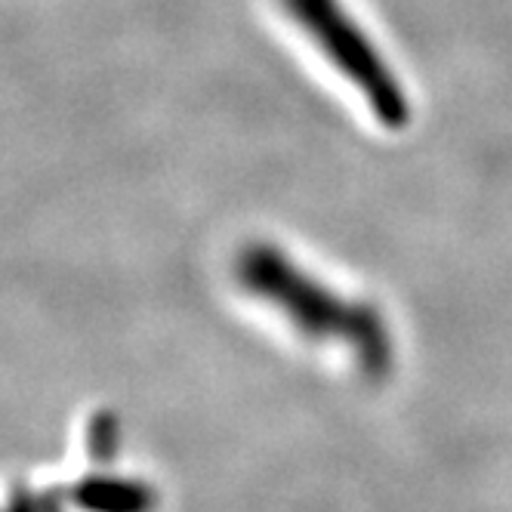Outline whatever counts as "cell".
I'll use <instances>...</instances> for the list:
<instances>
[{"mask_svg":"<svg viewBox=\"0 0 512 512\" xmlns=\"http://www.w3.org/2000/svg\"><path fill=\"white\" fill-rule=\"evenodd\" d=\"M235 275L250 297L266 303L297 334L315 343L340 346L355 358L368 380H383L395 364V337L383 312L364 300H349L340 290L297 266L290 256L269 244L253 241L238 253Z\"/></svg>","mask_w":512,"mask_h":512,"instance_id":"1","label":"cell"},{"mask_svg":"<svg viewBox=\"0 0 512 512\" xmlns=\"http://www.w3.org/2000/svg\"><path fill=\"white\" fill-rule=\"evenodd\" d=\"M281 7L297 22V28L309 34L318 53L331 59V65L349 84H355L371 115L383 127L401 130L411 121V99L405 84L395 78L392 65L346 10L343 0H281Z\"/></svg>","mask_w":512,"mask_h":512,"instance_id":"2","label":"cell"},{"mask_svg":"<svg viewBox=\"0 0 512 512\" xmlns=\"http://www.w3.org/2000/svg\"><path fill=\"white\" fill-rule=\"evenodd\" d=\"M75 503L84 512H155L158 491L127 475H90L75 488Z\"/></svg>","mask_w":512,"mask_h":512,"instance_id":"3","label":"cell"},{"mask_svg":"<svg viewBox=\"0 0 512 512\" xmlns=\"http://www.w3.org/2000/svg\"><path fill=\"white\" fill-rule=\"evenodd\" d=\"M0 512H38V506H34V500L25 491H19V494H13L10 503L0 506Z\"/></svg>","mask_w":512,"mask_h":512,"instance_id":"4","label":"cell"}]
</instances>
